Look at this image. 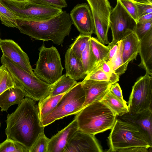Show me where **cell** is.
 I'll return each mask as SVG.
<instances>
[{
	"label": "cell",
	"mask_w": 152,
	"mask_h": 152,
	"mask_svg": "<svg viewBox=\"0 0 152 152\" xmlns=\"http://www.w3.org/2000/svg\"><path fill=\"white\" fill-rule=\"evenodd\" d=\"M0 126H1V123H0Z\"/></svg>",
	"instance_id": "cell-45"
},
{
	"label": "cell",
	"mask_w": 152,
	"mask_h": 152,
	"mask_svg": "<svg viewBox=\"0 0 152 152\" xmlns=\"http://www.w3.org/2000/svg\"><path fill=\"white\" fill-rule=\"evenodd\" d=\"M91 36L80 34L72 44L70 48L74 54L80 59L82 53L86 48Z\"/></svg>",
	"instance_id": "cell-29"
},
{
	"label": "cell",
	"mask_w": 152,
	"mask_h": 152,
	"mask_svg": "<svg viewBox=\"0 0 152 152\" xmlns=\"http://www.w3.org/2000/svg\"><path fill=\"white\" fill-rule=\"evenodd\" d=\"M117 115L102 101H94L76 115L78 129L95 135L111 129Z\"/></svg>",
	"instance_id": "cell-4"
},
{
	"label": "cell",
	"mask_w": 152,
	"mask_h": 152,
	"mask_svg": "<svg viewBox=\"0 0 152 152\" xmlns=\"http://www.w3.org/2000/svg\"><path fill=\"white\" fill-rule=\"evenodd\" d=\"M103 70L108 76L109 82L111 84L115 83L119 81V76L114 71L111 66L104 60L101 63Z\"/></svg>",
	"instance_id": "cell-35"
},
{
	"label": "cell",
	"mask_w": 152,
	"mask_h": 152,
	"mask_svg": "<svg viewBox=\"0 0 152 152\" xmlns=\"http://www.w3.org/2000/svg\"><path fill=\"white\" fill-rule=\"evenodd\" d=\"M101 63L98 64L84 79L92 80L109 82L108 76L102 69Z\"/></svg>",
	"instance_id": "cell-33"
},
{
	"label": "cell",
	"mask_w": 152,
	"mask_h": 152,
	"mask_svg": "<svg viewBox=\"0 0 152 152\" xmlns=\"http://www.w3.org/2000/svg\"><path fill=\"white\" fill-rule=\"evenodd\" d=\"M13 0L18 1H26V0Z\"/></svg>",
	"instance_id": "cell-43"
},
{
	"label": "cell",
	"mask_w": 152,
	"mask_h": 152,
	"mask_svg": "<svg viewBox=\"0 0 152 152\" xmlns=\"http://www.w3.org/2000/svg\"><path fill=\"white\" fill-rule=\"evenodd\" d=\"M77 83L66 74H64L53 84L48 96H54L65 93Z\"/></svg>",
	"instance_id": "cell-23"
},
{
	"label": "cell",
	"mask_w": 152,
	"mask_h": 152,
	"mask_svg": "<svg viewBox=\"0 0 152 152\" xmlns=\"http://www.w3.org/2000/svg\"><path fill=\"white\" fill-rule=\"evenodd\" d=\"M89 42L97 65L104 60L109 51V48L108 46L105 45L96 38L91 37Z\"/></svg>",
	"instance_id": "cell-25"
},
{
	"label": "cell",
	"mask_w": 152,
	"mask_h": 152,
	"mask_svg": "<svg viewBox=\"0 0 152 152\" xmlns=\"http://www.w3.org/2000/svg\"><path fill=\"white\" fill-rule=\"evenodd\" d=\"M152 29V20L140 23L137 22L134 32L140 40Z\"/></svg>",
	"instance_id": "cell-34"
},
{
	"label": "cell",
	"mask_w": 152,
	"mask_h": 152,
	"mask_svg": "<svg viewBox=\"0 0 152 152\" xmlns=\"http://www.w3.org/2000/svg\"><path fill=\"white\" fill-rule=\"evenodd\" d=\"M117 1L109 18L110 27L113 37L110 43L112 44L122 40L125 37L134 32L137 24L136 21L119 0Z\"/></svg>",
	"instance_id": "cell-10"
},
{
	"label": "cell",
	"mask_w": 152,
	"mask_h": 152,
	"mask_svg": "<svg viewBox=\"0 0 152 152\" xmlns=\"http://www.w3.org/2000/svg\"><path fill=\"white\" fill-rule=\"evenodd\" d=\"M133 1L137 6L139 18L144 15L152 13V3H146Z\"/></svg>",
	"instance_id": "cell-38"
},
{
	"label": "cell",
	"mask_w": 152,
	"mask_h": 152,
	"mask_svg": "<svg viewBox=\"0 0 152 152\" xmlns=\"http://www.w3.org/2000/svg\"><path fill=\"white\" fill-rule=\"evenodd\" d=\"M0 49L3 55L28 72L35 75L27 54L18 43L11 39H1Z\"/></svg>",
	"instance_id": "cell-14"
},
{
	"label": "cell",
	"mask_w": 152,
	"mask_h": 152,
	"mask_svg": "<svg viewBox=\"0 0 152 152\" xmlns=\"http://www.w3.org/2000/svg\"><path fill=\"white\" fill-rule=\"evenodd\" d=\"M5 133L7 139L18 142L29 151L39 135L44 132L34 101L24 98L15 110L7 115Z\"/></svg>",
	"instance_id": "cell-1"
},
{
	"label": "cell",
	"mask_w": 152,
	"mask_h": 152,
	"mask_svg": "<svg viewBox=\"0 0 152 152\" xmlns=\"http://www.w3.org/2000/svg\"><path fill=\"white\" fill-rule=\"evenodd\" d=\"M1 39H0V40Z\"/></svg>",
	"instance_id": "cell-46"
},
{
	"label": "cell",
	"mask_w": 152,
	"mask_h": 152,
	"mask_svg": "<svg viewBox=\"0 0 152 152\" xmlns=\"http://www.w3.org/2000/svg\"><path fill=\"white\" fill-rule=\"evenodd\" d=\"M120 117L121 120L129 122L136 126L149 145L152 147V109L133 115L127 113Z\"/></svg>",
	"instance_id": "cell-15"
},
{
	"label": "cell",
	"mask_w": 152,
	"mask_h": 152,
	"mask_svg": "<svg viewBox=\"0 0 152 152\" xmlns=\"http://www.w3.org/2000/svg\"><path fill=\"white\" fill-rule=\"evenodd\" d=\"M66 74L76 81L84 78L85 73L80 59L73 53L70 48L66 51L65 55Z\"/></svg>",
	"instance_id": "cell-19"
},
{
	"label": "cell",
	"mask_w": 152,
	"mask_h": 152,
	"mask_svg": "<svg viewBox=\"0 0 152 152\" xmlns=\"http://www.w3.org/2000/svg\"><path fill=\"white\" fill-rule=\"evenodd\" d=\"M117 116H121L129 112L126 103H124L113 95L108 90L101 100Z\"/></svg>",
	"instance_id": "cell-24"
},
{
	"label": "cell",
	"mask_w": 152,
	"mask_h": 152,
	"mask_svg": "<svg viewBox=\"0 0 152 152\" xmlns=\"http://www.w3.org/2000/svg\"><path fill=\"white\" fill-rule=\"evenodd\" d=\"M152 77L148 74L138 78L132 87L128 101V113L134 114L152 109Z\"/></svg>",
	"instance_id": "cell-9"
},
{
	"label": "cell",
	"mask_w": 152,
	"mask_h": 152,
	"mask_svg": "<svg viewBox=\"0 0 152 152\" xmlns=\"http://www.w3.org/2000/svg\"><path fill=\"white\" fill-rule=\"evenodd\" d=\"M122 40L119 41L117 51L111 60L108 63L115 72L119 76L126 71L127 67L124 64L122 56Z\"/></svg>",
	"instance_id": "cell-27"
},
{
	"label": "cell",
	"mask_w": 152,
	"mask_h": 152,
	"mask_svg": "<svg viewBox=\"0 0 152 152\" xmlns=\"http://www.w3.org/2000/svg\"><path fill=\"white\" fill-rule=\"evenodd\" d=\"M111 129L107 151L147 152L152 147L137 128L129 122L116 118Z\"/></svg>",
	"instance_id": "cell-3"
},
{
	"label": "cell",
	"mask_w": 152,
	"mask_h": 152,
	"mask_svg": "<svg viewBox=\"0 0 152 152\" xmlns=\"http://www.w3.org/2000/svg\"><path fill=\"white\" fill-rule=\"evenodd\" d=\"M19 18L0 1V20L2 24L9 27L18 28L16 20Z\"/></svg>",
	"instance_id": "cell-28"
},
{
	"label": "cell",
	"mask_w": 152,
	"mask_h": 152,
	"mask_svg": "<svg viewBox=\"0 0 152 152\" xmlns=\"http://www.w3.org/2000/svg\"><path fill=\"white\" fill-rule=\"evenodd\" d=\"M135 1L146 3H152V0H134Z\"/></svg>",
	"instance_id": "cell-42"
},
{
	"label": "cell",
	"mask_w": 152,
	"mask_h": 152,
	"mask_svg": "<svg viewBox=\"0 0 152 152\" xmlns=\"http://www.w3.org/2000/svg\"><path fill=\"white\" fill-rule=\"evenodd\" d=\"M39 50V57L34 73L40 79L52 85L62 75L64 68L59 53L54 46L47 48L44 44Z\"/></svg>",
	"instance_id": "cell-7"
},
{
	"label": "cell",
	"mask_w": 152,
	"mask_h": 152,
	"mask_svg": "<svg viewBox=\"0 0 152 152\" xmlns=\"http://www.w3.org/2000/svg\"><path fill=\"white\" fill-rule=\"evenodd\" d=\"M90 7L97 39L103 44H109L108 32L112 7L109 0H86Z\"/></svg>",
	"instance_id": "cell-11"
},
{
	"label": "cell",
	"mask_w": 152,
	"mask_h": 152,
	"mask_svg": "<svg viewBox=\"0 0 152 152\" xmlns=\"http://www.w3.org/2000/svg\"><path fill=\"white\" fill-rule=\"evenodd\" d=\"M80 59L84 72L86 75L96 66V60L91 49L89 39L86 48L82 53Z\"/></svg>",
	"instance_id": "cell-26"
},
{
	"label": "cell",
	"mask_w": 152,
	"mask_h": 152,
	"mask_svg": "<svg viewBox=\"0 0 152 152\" xmlns=\"http://www.w3.org/2000/svg\"><path fill=\"white\" fill-rule=\"evenodd\" d=\"M137 23L139 18L136 6L133 0H119Z\"/></svg>",
	"instance_id": "cell-36"
},
{
	"label": "cell",
	"mask_w": 152,
	"mask_h": 152,
	"mask_svg": "<svg viewBox=\"0 0 152 152\" xmlns=\"http://www.w3.org/2000/svg\"><path fill=\"white\" fill-rule=\"evenodd\" d=\"M85 99L81 82H78L64 94L54 110L41 120L42 126L45 127L56 120L77 115L83 108Z\"/></svg>",
	"instance_id": "cell-6"
},
{
	"label": "cell",
	"mask_w": 152,
	"mask_h": 152,
	"mask_svg": "<svg viewBox=\"0 0 152 152\" xmlns=\"http://www.w3.org/2000/svg\"><path fill=\"white\" fill-rule=\"evenodd\" d=\"M25 96L22 91L15 87L5 90L0 95L1 111H7L12 105H19Z\"/></svg>",
	"instance_id": "cell-21"
},
{
	"label": "cell",
	"mask_w": 152,
	"mask_h": 152,
	"mask_svg": "<svg viewBox=\"0 0 152 152\" xmlns=\"http://www.w3.org/2000/svg\"><path fill=\"white\" fill-rule=\"evenodd\" d=\"M14 87L10 74L6 67L2 65L0 66V95L7 89Z\"/></svg>",
	"instance_id": "cell-31"
},
{
	"label": "cell",
	"mask_w": 152,
	"mask_h": 152,
	"mask_svg": "<svg viewBox=\"0 0 152 152\" xmlns=\"http://www.w3.org/2000/svg\"><path fill=\"white\" fill-rule=\"evenodd\" d=\"M0 152H29V151L20 143L6 139L0 143Z\"/></svg>",
	"instance_id": "cell-30"
},
{
	"label": "cell",
	"mask_w": 152,
	"mask_h": 152,
	"mask_svg": "<svg viewBox=\"0 0 152 152\" xmlns=\"http://www.w3.org/2000/svg\"><path fill=\"white\" fill-rule=\"evenodd\" d=\"M0 60L2 64L10 74L14 87L21 91L25 96L36 101L48 95L53 84L48 83L28 72L3 55Z\"/></svg>",
	"instance_id": "cell-5"
},
{
	"label": "cell",
	"mask_w": 152,
	"mask_h": 152,
	"mask_svg": "<svg viewBox=\"0 0 152 152\" xmlns=\"http://www.w3.org/2000/svg\"><path fill=\"white\" fill-rule=\"evenodd\" d=\"M78 129L76 120H74L67 126L50 139L48 152H64L69 140Z\"/></svg>",
	"instance_id": "cell-17"
},
{
	"label": "cell",
	"mask_w": 152,
	"mask_h": 152,
	"mask_svg": "<svg viewBox=\"0 0 152 152\" xmlns=\"http://www.w3.org/2000/svg\"><path fill=\"white\" fill-rule=\"evenodd\" d=\"M102 148L94 135L78 129L71 137L64 152H102Z\"/></svg>",
	"instance_id": "cell-13"
},
{
	"label": "cell",
	"mask_w": 152,
	"mask_h": 152,
	"mask_svg": "<svg viewBox=\"0 0 152 152\" xmlns=\"http://www.w3.org/2000/svg\"><path fill=\"white\" fill-rule=\"evenodd\" d=\"M119 42V41L114 44L110 42L108 44L109 50L104 60L106 62H108L110 61L115 55L118 49Z\"/></svg>",
	"instance_id": "cell-40"
},
{
	"label": "cell",
	"mask_w": 152,
	"mask_h": 152,
	"mask_svg": "<svg viewBox=\"0 0 152 152\" xmlns=\"http://www.w3.org/2000/svg\"><path fill=\"white\" fill-rule=\"evenodd\" d=\"M110 92L120 101L124 103L127 102L124 99L121 87L118 83L112 84L109 89Z\"/></svg>",
	"instance_id": "cell-39"
},
{
	"label": "cell",
	"mask_w": 152,
	"mask_h": 152,
	"mask_svg": "<svg viewBox=\"0 0 152 152\" xmlns=\"http://www.w3.org/2000/svg\"><path fill=\"white\" fill-rule=\"evenodd\" d=\"M49 140L44 132L42 133L35 141L29 152H48Z\"/></svg>",
	"instance_id": "cell-32"
},
{
	"label": "cell",
	"mask_w": 152,
	"mask_h": 152,
	"mask_svg": "<svg viewBox=\"0 0 152 152\" xmlns=\"http://www.w3.org/2000/svg\"><path fill=\"white\" fill-rule=\"evenodd\" d=\"M81 83L85 94L83 108L94 101H101L112 85L109 82L85 79Z\"/></svg>",
	"instance_id": "cell-16"
},
{
	"label": "cell",
	"mask_w": 152,
	"mask_h": 152,
	"mask_svg": "<svg viewBox=\"0 0 152 152\" xmlns=\"http://www.w3.org/2000/svg\"><path fill=\"white\" fill-rule=\"evenodd\" d=\"M26 0V1H33V0Z\"/></svg>",
	"instance_id": "cell-44"
},
{
	"label": "cell",
	"mask_w": 152,
	"mask_h": 152,
	"mask_svg": "<svg viewBox=\"0 0 152 152\" xmlns=\"http://www.w3.org/2000/svg\"><path fill=\"white\" fill-rule=\"evenodd\" d=\"M65 93L54 96H48L39 101L37 107L40 121L54 110Z\"/></svg>",
	"instance_id": "cell-22"
},
{
	"label": "cell",
	"mask_w": 152,
	"mask_h": 152,
	"mask_svg": "<svg viewBox=\"0 0 152 152\" xmlns=\"http://www.w3.org/2000/svg\"><path fill=\"white\" fill-rule=\"evenodd\" d=\"M33 1L38 4L61 9L66 7L68 6L65 0H33Z\"/></svg>",
	"instance_id": "cell-37"
},
{
	"label": "cell",
	"mask_w": 152,
	"mask_h": 152,
	"mask_svg": "<svg viewBox=\"0 0 152 152\" xmlns=\"http://www.w3.org/2000/svg\"><path fill=\"white\" fill-rule=\"evenodd\" d=\"M69 16L72 24L80 34L91 36L93 34H95L94 23L88 4H77L71 11Z\"/></svg>",
	"instance_id": "cell-12"
},
{
	"label": "cell",
	"mask_w": 152,
	"mask_h": 152,
	"mask_svg": "<svg viewBox=\"0 0 152 152\" xmlns=\"http://www.w3.org/2000/svg\"><path fill=\"white\" fill-rule=\"evenodd\" d=\"M0 1L21 19L36 21L45 20L63 11L61 8L39 4L30 1L0 0Z\"/></svg>",
	"instance_id": "cell-8"
},
{
	"label": "cell",
	"mask_w": 152,
	"mask_h": 152,
	"mask_svg": "<svg viewBox=\"0 0 152 152\" xmlns=\"http://www.w3.org/2000/svg\"><path fill=\"white\" fill-rule=\"evenodd\" d=\"M141 62L138 66L152 75V29L140 40L139 53Z\"/></svg>",
	"instance_id": "cell-18"
},
{
	"label": "cell",
	"mask_w": 152,
	"mask_h": 152,
	"mask_svg": "<svg viewBox=\"0 0 152 152\" xmlns=\"http://www.w3.org/2000/svg\"><path fill=\"white\" fill-rule=\"evenodd\" d=\"M16 22L21 33L35 40L51 41L62 46L65 38L70 34L72 24L69 15L65 11L45 20L19 18Z\"/></svg>",
	"instance_id": "cell-2"
},
{
	"label": "cell",
	"mask_w": 152,
	"mask_h": 152,
	"mask_svg": "<svg viewBox=\"0 0 152 152\" xmlns=\"http://www.w3.org/2000/svg\"><path fill=\"white\" fill-rule=\"evenodd\" d=\"M151 20H152V13L147 14L140 17L138 18L137 23H145Z\"/></svg>",
	"instance_id": "cell-41"
},
{
	"label": "cell",
	"mask_w": 152,
	"mask_h": 152,
	"mask_svg": "<svg viewBox=\"0 0 152 152\" xmlns=\"http://www.w3.org/2000/svg\"><path fill=\"white\" fill-rule=\"evenodd\" d=\"M122 40V58L124 64L127 67L130 62L136 59L139 53L140 40L134 32L125 37Z\"/></svg>",
	"instance_id": "cell-20"
}]
</instances>
